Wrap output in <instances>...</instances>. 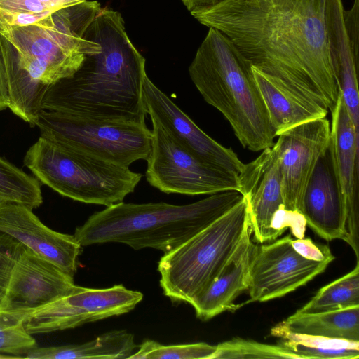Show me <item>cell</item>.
<instances>
[{
  "instance_id": "cell-21",
  "label": "cell",
  "mask_w": 359,
  "mask_h": 359,
  "mask_svg": "<svg viewBox=\"0 0 359 359\" xmlns=\"http://www.w3.org/2000/svg\"><path fill=\"white\" fill-rule=\"evenodd\" d=\"M252 73L276 136L305 121L326 117L328 109L309 103L252 67Z\"/></svg>"
},
{
  "instance_id": "cell-22",
  "label": "cell",
  "mask_w": 359,
  "mask_h": 359,
  "mask_svg": "<svg viewBox=\"0 0 359 359\" xmlns=\"http://www.w3.org/2000/svg\"><path fill=\"white\" fill-rule=\"evenodd\" d=\"M133 334L126 330L105 332L80 344L35 347L24 358L30 359H126L137 348Z\"/></svg>"
},
{
  "instance_id": "cell-5",
  "label": "cell",
  "mask_w": 359,
  "mask_h": 359,
  "mask_svg": "<svg viewBox=\"0 0 359 359\" xmlns=\"http://www.w3.org/2000/svg\"><path fill=\"white\" fill-rule=\"evenodd\" d=\"M100 9L98 1L87 0L32 24L6 27L0 34L12 45L22 67L47 89L74 75L87 55L100 51V45L85 35Z\"/></svg>"
},
{
  "instance_id": "cell-6",
  "label": "cell",
  "mask_w": 359,
  "mask_h": 359,
  "mask_svg": "<svg viewBox=\"0 0 359 359\" xmlns=\"http://www.w3.org/2000/svg\"><path fill=\"white\" fill-rule=\"evenodd\" d=\"M23 163L41 184L74 201L106 207L133 193L142 175L40 137Z\"/></svg>"
},
{
  "instance_id": "cell-12",
  "label": "cell",
  "mask_w": 359,
  "mask_h": 359,
  "mask_svg": "<svg viewBox=\"0 0 359 359\" xmlns=\"http://www.w3.org/2000/svg\"><path fill=\"white\" fill-rule=\"evenodd\" d=\"M76 286L74 277L23 245L0 302V313L25 320L30 313L70 293Z\"/></svg>"
},
{
  "instance_id": "cell-2",
  "label": "cell",
  "mask_w": 359,
  "mask_h": 359,
  "mask_svg": "<svg viewBox=\"0 0 359 359\" xmlns=\"http://www.w3.org/2000/svg\"><path fill=\"white\" fill-rule=\"evenodd\" d=\"M100 46L71 77L48 86L42 109L145 123V59L126 33L121 15L101 8L86 32Z\"/></svg>"
},
{
  "instance_id": "cell-32",
  "label": "cell",
  "mask_w": 359,
  "mask_h": 359,
  "mask_svg": "<svg viewBox=\"0 0 359 359\" xmlns=\"http://www.w3.org/2000/svg\"><path fill=\"white\" fill-rule=\"evenodd\" d=\"M343 20L352 52L355 57L359 59V0H354L350 9H344Z\"/></svg>"
},
{
  "instance_id": "cell-16",
  "label": "cell",
  "mask_w": 359,
  "mask_h": 359,
  "mask_svg": "<svg viewBox=\"0 0 359 359\" xmlns=\"http://www.w3.org/2000/svg\"><path fill=\"white\" fill-rule=\"evenodd\" d=\"M238 179L240 192L248 203L255 241L259 243L275 241L272 220L278 210L285 208L280 160L275 143L245 164Z\"/></svg>"
},
{
  "instance_id": "cell-10",
  "label": "cell",
  "mask_w": 359,
  "mask_h": 359,
  "mask_svg": "<svg viewBox=\"0 0 359 359\" xmlns=\"http://www.w3.org/2000/svg\"><path fill=\"white\" fill-rule=\"evenodd\" d=\"M142 299V292L123 285L102 289L76 285L70 293L30 313L25 326L32 334L72 329L128 313Z\"/></svg>"
},
{
  "instance_id": "cell-9",
  "label": "cell",
  "mask_w": 359,
  "mask_h": 359,
  "mask_svg": "<svg viewBox=\"0 0 359 359\" xmlns=\"http://www.w3.org/2000/svg\"><path fill=\"white\" fill-rule=\"evenodd\" d=\"M151 145L146 180L165 194L189 196L240 192L238 176L210 165L181 146L155 121H151Z\"/></svg>"
},
{
  "instance_id": "cell-3",
  "label": "cell",
  "mask_w": 359,
  "mask_h": 359,
  "mask_svg": "<svg viewBox=\"0 0 359 359\" xmlns=\"http://www.w3.org/2000/svg\"><path fill=\"white\" fill-rule=\"evenodd\" d=\"M243 198L236 190L185 205L120 202L94 212L74 232L80 245L121 243L166 254L219 218Z\"/></svg>"
},
{
  "instance_id": "cell-35",
  "label": "cell",
  "mask_w": 359,
  "mask_h": 359,
  "mask_svg": "<svg viewBox=\"0 0 359 359\" xmlns=\"http://www.w3.org/2000/svg\"><path fill=\"white\" fill-rule=\"evenodd\" d=\"M17 358L15 356L0 353V359Z\"/></svg>"
},
{
  "instance_id": "cell-26",
  "label": "cell",
  "mask_w": 359,
  "mask_h": 359,
  "mask_svg": "<svg viewBox=\"0 0 359 359\" xmlns=\"http://www.w3.org/2000/svg\"><path fill=\"white\" fill-rule=\"evenodd\" d=\"M0 199L33 210L43 203L41 183L0 156Z\"/></svg>"
},
{
  "instance_id": "cell-30",
  "label": "cell",
  "mask_w": 359,
  "mask_h": 359,
  "mask_svg": "<svg viewBox=\"0 0 359 359\" xmlns=\"http://www.w3.org/2000/svg\"><path fill=\"white\" fill-rule=\"evenodd\" d=\"M36 346V339L25 326V319L0 313V353L24 358Z\"/></svg>"
},
{
  "instance_id": "cell-25",
  "label": "cell",
  "mask_w": 359,
  "mask_h": 359,
  "mask_svg": "<svg viewBox=\"0 0 359 359\" xmlns=\"http://www.w3.org/2000/svg\"><path fill=\"white\" fill-rule=\"evenodd\" d=\"M359 306V262L344 276L320 288L298 313H318Z\"/></svg>"
},
{
  "instance_id": "cell-20",
  "label": "cell",
  "mask_w": 359,
  "mask_h": 359,
  "mask_svg": "<svg viewBox=\"0 0 359 359\" xmlns=\"http://www.w3.org/2000/svg\"><path fill=\"white\" fill-rule=\"evenodd\" d=\"M250 226L230 259L219 274L189 303L197 318L208 320L226 311L240 306L234 300L248 288V270L252 241Z\"/></svg>"
},
{
  "instance_id": "cell-33",
  "label": "cell",
  "mask_w": 359,
  "mask_h": 359,
  "mask_svg": "<svg viewBox=\"0 0 359 359\" xmlns=\"http://www.w3.org/2000/svg\"><path fill=\"white\" fill-rule=\"evenodd\" d=\"M10 104L7 74L0 47V111L8 108Z\"/></svg>"
},
{
  "instance_id": "cell-11",
  "label": "cell",
  "mask_w": 359,
  "mask_h": 359,
  "mask_svg": "<svg viewBox=\"0 0 359 359\" xmlns=\"http://www.w3.org/2000/svg\"><path fill=\"white\" fill-rule=\"evenodd\" d=\"M290 234L268 244L253 243L248 270L250 302L281 297L306 285L331 262L309 259L297 250Z\"/></svg>"
},
{
  "instance_id": "cell-15",
  "label": "cell",
  "mask_w": 359,
  "mask_h": 359,
  "mask_svg": "<svg viewBox=\"0 0 359 359\" xmlns=\"http://www.w3.org/2000/svg\"><path fill=\"white\" fill-rule=\"evenodd\" d=\"M332 115L329 147L346 214V238L359 259V136L340 93Z\"/></svg>"
},
{
  "instance_id": "cell-31",
  "label": "cell",
  "mask_w": 359,
  "mask_h": 359,
  "mask_svg": "<svg viewBox=\"0 0 359 359\" xmlns=\"http://www.w3.org/2000/svg\"><path fill=\"white\" fill-rule=\"evenodd\" d=\"M23 245L8 234L0 232V302L4 295L14 264Z\"/></svg>"
},
{
  "instance_id": "cell-28",
  "label": "cell",
  "mask_w": 359,
  "mask_h": 359,
  "mask_svg": "<svg viewBox=\"0 0 359 359\" xmlns=\"http://www.w3.org/2000/svg\"><path fill=\"white\" fill-rule=\"evenodd\" d=\"M228 358H284L298 357L278 344L270 345L241 338H233L216 346L210 359Z\"/></svg>"
},
{
  "instance_id": "cell-36",
  "label": "cell",
  "mask_w": 359,
  "mask_h": 359,
  "mask_svg": "<svg viewBox=\"0 0 359 359\" xmlns=\"http://www.w3.org/2000/svg\"><path fill=\"white\" fill-rule=\"evenodd\" d=\"M4 202H6V201H2V200H1V199H0V204H1V203H4Z\"/></svg>"
},
{
  "instance_id": "cell-8",
  "label": "cell",
  "mask_w": 359,
  "mask_h": 359,
  "mask_svg": "<svg viewBox=\"0 0 359 359\" xmlns=\"http://www.w3.org/2000/svg\"><path fill=\"white\" fill-rule=\"evenodd\" d=\"M35 126L40 137L126 167L139 160L146 161L151 150V130L146 123L42 109Z\"/></svg>"
},
{
  "instance_id": "cell-27",
  "label": "cell",
  "mask_w": 359,
  "mask_h": 359,
  "mask_svg": "<svg viewBox=\"0 0 359 359\" xmlns=\"http://www.w3.org/2000/svg\"><path fill=\"white\" fill-rule=\"evenodd\" d=\"M87 0H0V32L32 24L53 12Z\"/></svg>"
},
{
  "instance_id": "cell-19",
  "label": "cell",
  "mask_w": 359,
  "mask_h": 359,
  "mask_svg": "<svg viewBox=\"0 0 359 359\" xmlns=\"http://www.w3.org/2000/svg\"><path fill=\"white\" fill-rule=\"evenodd\" d=\"M342 0H326L325 25L330 57L339 92L359 135V59L355 57L345 31Z\"/></svg>"
},
{
  "instance_id": "cell-34",
  "label": "cell",
  "mask_w": 359,
  "mask_h": 359,
  "mask_svg": "<svg viewBox=\"0 0 359 359\" xmlns=\"http://www.w3.org/2000/svg\"><path fill=\"white\" fill-rule=\"evenodd\" d=\"M222 1L224 0H181L191 14L212 7Z\"/></svg>"
},
{
  "instance_id": "cell-23",
  "label": "cell",
  "mask_w": 359,
  "mask_h": 359,
  "mask_svg": "<svg viewBox=\"0 0 359 359\" xmlns=\"http://www.w3.org/2000/svg\"><path fill=\"white\" fill-rule=\"evenodd\" d=\"M280 324L292 332L359 341V306L318 313L295 312Z\"/></svg>"
},
{
  "instance_id": "cell-4",
  "label": "cell",
  "mask_w": 359,
  "mask_h": 359,
  "mask_svg": "<svg viewBox=\"0 0 359 359\" xmlns=\"http://www.w3.org/2000/svg\"><path fill=\"white\" fill-rule=\"evenodd\" d=\"M252 67L226 35L209 28L189 74L204 100L228 121L242 146L257 152L271 147L277 136Z\"/></svg>"
},
{
  "instance_id": "cell-14",
  "label": "cell",
  "mask_w": 359,
  "mask_h": 359,
  "mask_svg": "<svg viewBox=\"0 0 359 359\" xmlns=\"http://www.w3.org/2000/svg\"><path fill=\"white\" fill-rule=\"evenodd\" d=\"M143 99L151 121L160 125L190 153L238 176L242 172L245 163L237 154L203 131L148 76L143 83Z\"/></svg>"
},
{
  "instance_id": "cell-29",
  "label": "cell",
  "mask_w": 359,
  "mask_h": 359,
  "mask_svg": "<svg viewBox=\"0 0 359 359\" xmlns=\"http://www.w3.org/2000/svg\"><path fill=\"white\" fill-rule=\"evenodd\" d=\"M138 347V351L132 354L128 358L210 359L216 350V346H212L205 342L163 345L150 339L144 341Z\"/></svg>"
},
{
  "instance_id": "cell-13",
  "label": "cell",
  "mask_w": 359,
  "mask_h": 359,
  "mask_svg": "<svg viewBox=\"0 0 359 359\" xmlns=\"http://www.w3.org/2000/svg\"><path fill=\"white\" fill-rule=\"evenodd\" d=\"M331 126L316 118L281 131L275 142L278 151L285 208L301 213L308 182L320 157L327 149Z\"/></svg>"
},
{
  "instance_id": "cell-24",
  "label": "cell",
  "mask_w": 359,
  "mask_h": 359,
  "mask_svg": "<svg viewBox=\"0 0 359 359\" xmlns=\"http://www.w3.org/2000/svg\"><path fill=\"white\" fill-rule=\"evenodd\" d=\"M271 334L280 338L278 344L298 359L359 358V341L292 332L280 323L271 329Z\"/></svg>"
},
{
  "instance_id": "cell-18",
  "label": "cell",
  "mask_w": 359,
  "mask_h": 359,
  "mask_svg": "<svg viewBox=\"0 0 359 359\" xmlns=\"http://www.w3.org/2000/svg\"><path fill=\"white\" fill-rule=\"evenodd\" d=\"M301 213L320 237L330 241L346 238V214L328 146L306 187Z\"/></svg>"
},
{
  "instance_id": "cell-7",
  "label": "cell",
  "mask_w": 359,
  "mask_h": 359,
  "mask_svg": "<svg viewBox=\"0 0 359 359\" xmlns=\"http://www.w3.org/2000/svg\"><path fill=\"white\" fill-rule=\"evenodd\" d=\"M250 226L245 198L209 226L164 254L160 285L172 302L191 301L219 274Z\"/></svg>"
},
{
  "instance_id": "cell-1",
  "label": "cell",
  "mask_w": 359,
  "mask_h": 359,
  "mask_svg": "<svg viewBox=\"0 0 359 359\" xmlns=\"http://www.w3.org/2000/svg\"><path fill=\"white\" fill-rule=\"evenodd\" d=\"M326 0H224L191 13L226 35L255 67L303 100L334 107Z\"/></svg>"
},
{
  "instance_id": "cell-17",
  "label": "cell",
  "mask_w": 359,
  "mask_h": 359,
  "mask_svg": "<svg viewBox=\"0 0 359 359\" xmlns=\"http://www.w3.org/2000/svg\"><path fill=\"white\" fill-rule=\"evenodd\" d=\"M0 232L8 234L74 277L82 246L74 235L53 231L32 209L16 203L0 204Z\"/></svg>"
}]
</instances>
